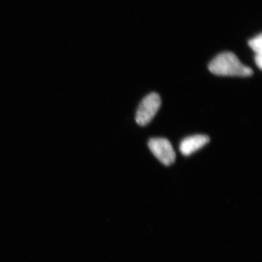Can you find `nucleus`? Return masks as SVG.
Returning a JSON list of instances; mask_svg holds the SVG:
<instances>
[{
  "mask_svg": "<svg viewBox=\"0 0 262 262\" xmlns=\"http://www.w3.org/2000/svg\"><path fill=\"white\" fill-rule=\"evenodd\" d=\"M208 70L212 74L230 77H249L253 70L241 63L235 54L231 52H224L215 57L209 64Z\"/></svg>",
  "mask_w": 262,
  "mask_h": 262,
  "instance_id": "nucleus-1",
  "label": "nucleus"
},
{
  "mask_svg": "<svg viewBox=\"0 0 262 262\" xmlns=\"http://www.w3.org/2000/svg\"><path fill=\"white\" fill-rule=\"evenodd\" d=\"M161 106L159 94L151 93L141 101L136 115V121L140 126H145L151 121Z\"/></svg>",
  "mask_w": 262,
  "mask_h": 262,
  "instance_id": "nucleus-2",
  "label": "nucleus"
},
{
  "mask_svg": "<svg viewBox=\"0 0 262 262\" xmlns=\"http://www.w3.org/2000/svg\"><path fill=\"white\" fill-rule=\"evenodd\" d=\"M148 146L157 159L163 165L168 166L175 162V151L168 139L163 138L150 139Z\"/></svg>",
  "mask_w": 262,
  "mask_h": 262,
  "instance_id": "nucleus-3",
  "label": "nucleus"
},
{
  "mask_svg": "<svg viewBox=\"0 0 262 262\" xmlns=\"http://www.w3.org/2000/svg\"><path fill=\"white\" fill-rule=\"evenodd\" d=\"M210 141L209 136L194 135L186 138L181 142L180 151L184 156H189L201 149Z\"/></svg>",
  "mask_w": 262,
  "mask_h": 262,
  "instance_id": "nucleus-4",
  "label": "nucleus"
},
{
  "mask_svg": "<svg viewBox=\"0 0 262 262\" xmlns=\"http://www.w3.org/2000/svg\"><path fill=\"white\" fill-rule=\"evenodd\" d=\"M248 45L256 55H262V35L261 34L250 39L248 41Z\"/></svg>",
  "mask_w": 262,
  "mask_h": 262,
  "instance_id": "nucleus-5",
  "label": "nucleus"
},
{
  "mask_svg": "<svg viewBox=\"0 0 262 262\" xmlns=\"http://www.w3.org/2000/svg\"><path fill=\"white\" fill-rule=\"evenodd\" d=\"M255 61H256V65L258 66V68L261 70L262 67V55H256L255 57Z\"/></svg>",
  "mask_w": 262,
  "mask_h": 262,
  "instance_id": "nucleus-6",
  "label": "nucleus"
}]
</instances>
